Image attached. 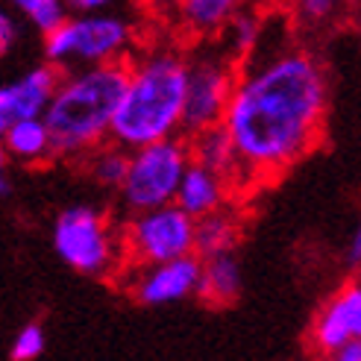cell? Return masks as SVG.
<instances>
[{
	"label": "cell",
	"instance_id": "7",
	"mask_svg": "<svg viewBox=\"0 0 361 361\" xmlns=\"http://www.w3.org/2000/svg\"><path fill=\"white\" fill-rule=\"evenodd\" d=\"M197 252V218L176 206L135 212L123 229V259L133 267L159 264Z\"/></svg>",
	"mask_w": 361,
	"mask_h": 361
},
{
	"label": "cell",
	"instance_id": "21",
	"mask_svg": "<svg viewBox=\"0 0 361 361\" xmlns=\"http://www.w3.org/2000/svg\"><path fill=\"white\" fill-rule=\"evenodd\" d=\"M288 9H291V18L297 27L326 30L341 18V12L347 9V0H291Z\"/></svg>",
	"mask_w": 361,
	"mask_h": 361
},
{
	"label": "cell",
	"instance_id": "6",
	"mask_svg": "<svg viewBox=\"0 0 361 361\" xmlns=\"http://www.w3.org/2000/svg\"><path fill=\"white\" fill-rule=\"evenodd\" d=\"M53 250L77 274L103 276L123 256V238L115 235L106 212L77 203L53 221Z\"/></svg>",
	"mask_w": 361,
	"mask_h": 361
},
{
	"label": "cell",
	"instance_id": "4",
	"mask_svg": "<svg viewBox=\"0 0 361 361\" xmlns=\"http://www.w3.org/2000/svg\"><path fill=\"white\" fill-rule=\"evenodd\" d=\"M130 21L112 12H77L53 32L44 35V59L50 65L88 68L121 62L130 47Z\"/></svg>",
	"mask_w": 361,
	"mask_h": 361
},
{
	"label": "cell",
	"instance_id": "10",
	"mask_svg": "<svg viewBox=\"0 0 361 361\" xmlns=\"http://www.w3.org/2000/svg\"><path fill=\"white\" fill-rule=\"evenodd\" d=\"M59 71L56 65H42L27 71L24 77H18L0 88V133L6 126L27 121V118H44L47 106L59 88Z\"/></svg>",
	"mask_w": 361,
	"mask_h": 361
},
{
	"label": "cell",
	"instance_id": "28",
	"mask_svg": "<svg viewBox=\"0 0 361 361\" xmlns=\"http://www.w3.org/2000/svg\"><path fill=\"white\" fill-rule=\"evenodd\" d=\"M0 194H4V197H9L12 194V183H9V179L4 176V179H0Z\"/></svg>",
	"mask_w": 361,
	"mask_h": 361
},
{
	"label": "cell",
	"instance_id": "23",
	"mask_svg": "<svg viewBox=\"0 0 361 361\" xmlns=\"http://www.w3.org/2000/svg\"><path fill=\"white\" fill-rule=\"evenodd\" d=\"M18 42V24L9 12H0V50L9 53L12 44Z\"/></svg>",
	"mask_w": 361,
	"mask_h": 361
},
{
	"label": "cell",
	"instance_id": "26",
	"mask_svg": "<svg viewBox=\"0 0 361 361\" xmlns=\"http://www.w3.org/2000/svg\"><path fill=\"white\" fill-rule=\"evenodd\" d=\"M68 6L74 12H100L106 6H112V0H68Z\"/></svg>",
	"mask_w": 361,
	"mask_h": 361
},
{
	"label": "cell",
	"instance_id": "27",
	"mask_svg": "<svg viewBox=\"0 0 361 361\" xmlns=\"http://www.w3.org/2000/svg\"><path fill=\"white\" fill-rule=\"evenodd\" d=\"M259 6H267V9H276V6H288L291 0H256Z\"/></svg>",
	"mask_w": 361,
	"mask_h": 361
},
{
	"label": "cell",
	"instance_id": "19",
	"mask_svg": "<svg viewBox=\"0 0 361 361\" xmlns=\"http://www.w3.org/2000/svg\"><path fill=\"white\" fill-rule=\"evenodd\" d=\"M262 39H264V24H262L259 12H252V9H241L221 32V44L235 59H247L250 53L262 44Z\"/></svg>",
	"mask_w": 361,
	"mask_h": 361
},
{
	"label": "cell",
	"instance_id": "16",
	"mask_svg": "<svg viewBox=\"0 0 361 361\" xmlns=\"http://www.w3.org/2000/svg\"><path fill=\"white\" fill-rule=\"evenodd\" d=\"M247 0H176L183 27L194 35H221Z\"/></svg>",
	"mask_w": 361,
	"mask_h": 361
},
{
	"label": "cell",
	"instance_id": "1",
	"mask_svg": "<svg viewBox=\"0 0 361 361\" xmlns=\"http://www.w3.org/2000/svg\"><path fill=\"white\" fill-rule=\"evenodd\" d=\"M329 85L320 62L300 47L262 44L244 59L226 106L229 130L244 171L270 176L309 153L323 130Z\"/></svg>",
	"mask_w": 361,
	"mask_h": 361
},
{
	"label": "cell",
	"instance_id": "24",
	"mask_svg": "<svg viewBox=\"0 0 361 361\" xmlns=\"http://www.w3.org/2000/svg\"><path fill=\"white\" fill-rule=\"evenodd\" d=\"M329 358H335V361H361V335L350 338L347 344H341Z\"/></svg>",
	"mask_w": 361,
	"mask_h": 361
},
{
	"label": "cell",
	"instance_id": "3",
	"mask_svg": "<svg viewBox=\"0 0 361 361\" xmlns=\"http://www.w3.org/2000/svg\"><path fill=\"white\" fill-rule=\"evenodd\" d=\"M188 97V59L173 50H153L130 65V80L112 123V141L144 147L183 133Z\"/></svg>",
	"mask_w": 361,
	"mask_h": 361
},
{
	"label": "cell",
	"instance_id": "18",
	"mask_svg": "<svg viewBox=\"0 0 361 361\" xmlns=\"http://www.w3.org/2000/svg\"><path fill=\"white\" fill-rule=\"evenodd\" d=\"M130 159H133V150L123 147L118 141H109V144H100L97 150H92L82 161L88 173L94 176V183L106 185V188H121L126 173H130Z\"/></svg>",
	"mask_w": 361,
	"mask_h": 361
},
{
	"label": "cell",
	"instance_id": "22",
	"mask_svg": "<svg viewBox=\"0 0 361 361\" xmlns=\"http://www.w3.org/2000/svg\"><path fill=\"white\" fill-rule=\"evenodd\" d=\"M44 347H47L44 329L39 326V323H27V326H21V332L12 338L9 358L12 361H35L44 353Z\"/></svg>",
	"mask_w": 361,
	"mask_h": 361
},
{
	"label": "cell",
	"instance_id": "11",
	"mask_svg": "<svg viewBox=\"0 0 361 361\" xmlns=\"http://www.w3.org/2000/svg\"><path fill=\"white\" fill-rule=\"evenodd\" d=\"M355 335H361V282L341 288L312 323V344L323 355H332Z\"/></svg>",
	"mask_w": 361,
	"mask_h": 361
},
{
	"label": "cell",
	"instance_id": "5",
	"mask_svg": "<svg viewBox=\"0 0 361 361\" xmlns=\"http://www.w3.org/2000/svg\"><path fill=\"white\" fill-rule=\"evenodd\" d=\"M188 165H191V147L185 133L135 147L130 159V173H126L123 185L118 188L123 209L135 214L173 203Z\"/></svg>",
	"mask_w": 361,
	"mask_h": 361
},
{
	"label": "cell",
	"instance_id": "13",
	"mask_svg": "<svg viewBox=\"0 0 361 361\" xmlns=\"http://www.w3.org/2000/svg\"><path fill=\"white\" fill-rule=\"evenodd\" d=\"M185 138H188V147H191V161H200V165L218 171L221 176L229 179V183H235V179L244 173L235 141H232V135L224 123L203 126V130H197V133H188Z\"/></svg>",
	"mask_w": 361,
	"mask_h": 361
},
{
	"label": "cell",
	"instance_id": "2",
	"mask_svg": "<svg viewBox=\"0 0 361 361\" xmlns=\"http://www.w3.org/2000/svg\"><path fill=\"white\" fill-rule=\"evenodd\" d=\"M126 80V59L68 71L44 112L53 135V159H85L112 138Z\"/></svg>",
	"mask_w": 361,
	"mask_h": 361
},
{
	"label": "cell",
	"instance_id": "14",
	"mask_svg": "<svg viewBox=\"0 0 361 361\" xmlns=\"http://www.w3.org/2000/svg\"><path fill=\"white\" fill-rule=\"evenodd\" d=\"M241 264L232 252H218V256L203 259V276H200V288H197V297L209 305H226L232 300H238L241 294Z\"/></svg>",
	"mask_w": 361,
	"mask_h": 361
},
{
	"label": "cell",
	"instance_id": "9",
	"mask_svg": "<svg viewBox=\"0 0 361 361\" xmlns=\"http://www.w3.org/2000/svg\"><path fill=\"white\" fill-rule=\"evenodd\" d=\"M203 276V259L191 252L183 259L159 262V264H141L130 276V291L141 305H168L176 300H185L197 294Z\"/></svg>",
	"mask_w": 361,
	"mask_h": 361
},
{
	"label": "cell",
	"instance_id": "15",
	"mask_svg": "<svg viewBox=\"0 0 361 361\" xmlns=\"http://www.w3.org/2000/svg\"><path fill=\"white\" fill-rule=\"evenodd\" d=\"M4 150L18 159L35 165V161H47L53 159V135L44 118H27L18 121L4 130Z\"/></svg>",
	"mask_w": 361,
	"mask_h": 361
},
{
	"label": "cell",
	"instance_id": "17",
	"mask_svg": "<svg viewBox=\"0 0 361 361\" xmlns=\"http://www.w3.org/2000/svg\"><path fill=\"white\" fill-rule=\"evenodd\" d=\"M238 244V221L224 209L197 218V256L209 259L218 252H232Z\"/></svg>",
	"mask_w": 361,
	"mask_h": 361
},
{
	"label": "cell",
	"instance_id": "20",
	"mask_svg": "<svg viewBox=\"0 0 361 361\" xmlns=\"http://www.w3.org/2000/svg\"><path fill=\"white\" fill-rule=\"evenodd\" d=\"M27 24H32L42 35L53 32L59 24L68 21V0H6Z\"/></svg>",
	"mask_w": 361,
	"mask_h": 361
},
{
	"label": "cell",
	"instance_id": "8",
	"mask_svg": "<svg viewBox=\"0 0 361 361\" xmlns=\"http://www.w3.org/2000/svg\"><path fill=\"white\" fill-rule=\"evenodd\" d=\"M232 53L221 47V53H203L188 62V97H185V121L183 133H197L203 126L224 123L226 106L235 92V65Z\"/></svg>",
	"mask_w": 361,
	"mask_h": 361
},
{
	"label": "cell",
	"instance_id": "12",
	"mask_svg": "<svg viewBox=\"0 0 361 361\" xmlns=\"http://www.w3.org/2000/svg\"><path fill=\"white\" fill-rule=\"evenodd\" d=\"M226 197H229V179L221 176L218 171L200 165V161H191L183 183H179L173 203L183 206L191 218H203V214L224 209Z\"/></svg>",
	"mask_w": 361,
	"mask_h": 361
},
{
	"label": "cell",
	"instance_id": "25",
	"mask_svg": "<svg viewBox=\"0 0 361 361\" xmlns=\"http://www.w3.org/2000/svg\"><path fill=\"white\" fill-rule=\"evenodd\" d=\"M347 267H361V221L347 244Z\"/></svg>",
	"mask_w": 361,
	"mask_h": 361
}]
</instances>
